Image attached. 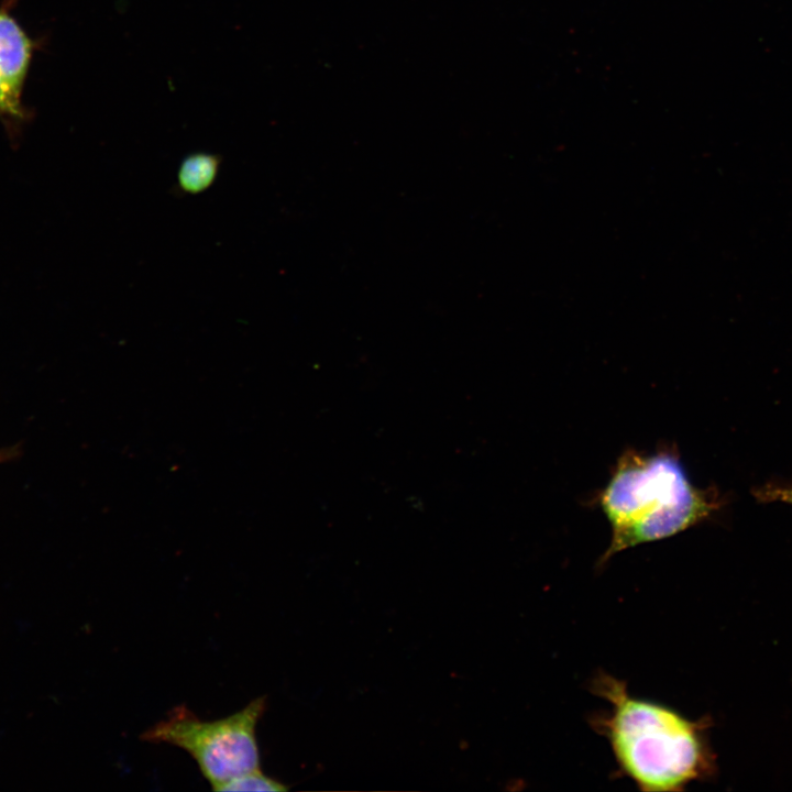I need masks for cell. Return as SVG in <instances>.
Here are the masks:
<instances>
[{
    "instance_id": "6da1fadb",
    "label": "cell",
    "mask_w": 792,
    "mask_h": 792,
    "mask_svg": "<svg viewBox=\"0 0 792 792\" xmlns=\"http://www.w3.org/2000/svg\"><path fill=\"white\" fill-rule=\"evenodd\" d=\"M591 691L609 703L591 725L613 752L618 773L644 792L683 791L713 774L714 758L705 737L706 722L631 695L626 682L600 672Z\"/></svg>"
},
{
    "instance_id": "7a4b0ae2",
    "label": "cell",
    "mask_w": 792,
    "mask_h": 792,
    "mask_svg": "<svg viewBox=\"0 0 792 792\" xmlns=\"http://www.w3.org/2000/svg\"><path fill=\"white\" fill-rule=\"evenodd\" d=\"M597 503L612 528L600 564L620 551L675 536L719 506L712 493L692 484L675 449L626 450Z\"/></svg>"
},
{
    "instance_id": "3957f363",
    "label": "cell",
    "mask_w": 792,
    "mask_h": 792,
    "mask_svg": "<svg viewBox=\"0 0 792 792\" xmlns=\"http://www.w3.org/2000/svg\"><path fill=\"white\" fill-rule=\"evenodd\" d=\"M265 707L266 697L260 696L232 715L202 721L186 705H178L146 729L141 739L187 751L212 788L260 768L256 725Z\"/></svg>"
},
{
    "instance_id": "277c9868",
    "label": "cell",
    "mask_w": 792,
    "mask_h": 792,
    "mask_svg": "<svg viewBox=\"0 0 792 792\" xmlns=\"http://www.w3.org/2000/svg\"><path fill=\"white\" fill-rule=\"evenodd\" d=\"M35 44L10 13L0 7V78L10 95L22 105L21 97Z\"/></svg>"
},
{
    "instance_id": "5b68a950",
    "label": "cell",
    "mask_w": 792,
    "mask_h": 792,
    "mask_svg": "<svg viewBox=\"0 0 792 792\" xmlns=\"http://www.w3.org/2000/svg\"><path fill=\"white\" fill-rule=\"evenodd\" d=\"M220 167V157L205 152L186 156L177 172V185L186 194H199L215 182Z\"/></svg>"
},
{
    "instance_id": "8992f818",
    "label": "cell",
    "mask_w": 792,
    "mask_h": 792,
    "mask_svg": "<svg viewBox=\"0 0 792 792\" xmlns=\"http://www.w3.org/2000/svg\"><path fill=\"white\" fill-rule=\"evenodd\" d=\"M213 791H286L288 788L264 774L260 768L233 777L211 788Z\"/></svg>"
},
{
    "instance_id": "52a82bcc",
    "label": "cell",
    "mask_w": 792,
    "mask_h": 792,
    "mask_svg": "<svg viewBox=\"0 0 792 792\" xmlns=\"http://www.w3.org/2000/svg\"><path fill=\"white\" fill-rule=\"evenodd\" d=\"M28 118L29 113L24 106L10 97L0 78V119L11 138L18 134Z\"/></svg>"
},
{
    "instance_id": "ba28073f",
    "label": "cell",
    "mask_w": 792,
    "mask_h": 792,
    "mask_svg": "<svg viewBox=\"0 0 792 792\" xmlns=\"http://www.w3.org/2000/svg\"><path fill=\"white\" fill-rule=\"evenodd\" d=\"M756 496L765 502H780L792 506V486L767 485L756 491Z\"/></svg>"
}]
</instances>
